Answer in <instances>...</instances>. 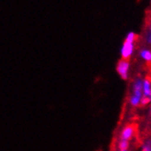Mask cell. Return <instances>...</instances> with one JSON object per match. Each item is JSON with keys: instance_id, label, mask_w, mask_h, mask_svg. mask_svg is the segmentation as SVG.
Instances as JSON below:
<instances>
[{"instance_id": "5b68a950", "label": "cell", "mask_w": 151, "mask_h": 151, "mask_svg": "<svg viewBox=\"0 0 151 151\" xmlns=\"http://www.w3.org/2000/svg\"><path fill=\"white\" fill-rule=\"evenodd\" d=\"M135 132L136 129L135 127L129 125L123 128V130L121 131V134H120V139L121 140H126V141H129L130 139H132V137H134L135 135Z\"/></svg>"}, {"instance_id": "52a82bcc", "label": "cell", "mask_w": 151, "mask_h": 151, "mask_svg": "<svg viewBox=\"0 0 151 151\" xmlns=\"http://www.w3.org/2000/svg\"><path fill=\"white\" fill-rule=\"evenodd\" d=\"M145 40L147 44L151 45V21L147 26V29L145 33Z\"/></svg>"}, {"instance_id": "7a4b0ae2", "label": "cell", "mask_w": 151, "mask_h": 151, "mask_svg": "<svg viewBox=\"0 0 151 151\" xmlns=\"http://www.w3.org/2000/svg\"><path fill=\"white\" fill-rule=\"evenodd\" d=\"M142 83H143V80L140 78H137L133 83L132 86V93L129 98V103L132 106L137 107L140 105L141 98H142Z\"/></svg>"}, {"instance_id": "9c48e42d", "label": "cell", "mask_w": 151, "mask_h": 151, "mask_svg": "<svg viewBox=\"0 0 151 151\" xmlns=\"http://www.w3.org/2000/svg\"><path fill=\"white\" fill-rule=\"evenodd\" d=\"M118 147L120 150H127L129 147V142L120 139V141L118 142Z\"/></svg>"}, {"instance_id": "8992f818", "label": "cell", "mask_w": 151, "mask_h": 151, "mask_svg": "<svg viewBox=\"0 0 151 151\" xmlns=\"http://www.w3.org/2000/svg\"><path fill=\"white\" fill-rule=\"evenodd\" d=\"M140 57L147 63H151V50L148 49H142L139 52Z\"/></svg>"}, {"instance_id": "ba28073f", "label": "cell", "mask_w": 151, "mask_h": 151, "mask_svg": "<svg viewBox=\"0 0 151 151\" xmlns=\"http://www.w3.org/2000/svg\"><path fill=\"white\" fill-rule=\"evenodd\" d=\"M140 151H151V140L147 139L144 141V143L141 146Z\"/></svg>"}, {"instance_id": "3957f363", "label": "cell", "mask_w": 151, "mask_h": 151, "mask_svg": "<svg viewBox=\"0 0 151 151\" xmlns=\"http://www.w3.org/2000/svg\"><path fill=\"white\" fill-rule=\"evenodd\" d=\"M151 103V80L145 79L142 83V98L141 105H147Z\"/></svg>"}, {"instance_id": "277c9868", "label": "cell", "mask_w": 151, "mask_h": 151, "mask_svg": "<svg viewBox=\"0 0 151 151\" xmlns=\"http://www.w3.org/2000/svg\"><path fill=\"white\" fill-rule=\"evenodd\" d=\"M130 63L128 60H120L116 65V72L121 76L122 79L127 80L128 78V72H129Z\"/></svg>"}, {"instance_id": "6da1fadb", "label": "cell", "mask_w": 151, "mask_h": 151, "mask_svg": "<svg viewBox=\"0 0 151 151\" xmlns=\"http://www.w3.org/2000/svg\"><path fill=\"white\" fill-rule=\"evenodd\" d=\"M137 40V35L134 32H129L126 40L123 43V46L121 48V56L124 60H128L134 52L135 50V41Z\"/></svg>"}, {"instance_id": "30bf717a", "label": "cell", "mask_w": 151, "mask_h": 151, "mask_svg": "<svg viewBox=\"0 0 151 151\" xmlns=\"http://www.w3.org/2000/svg\"><path fill=\"white\" fill-rule=\"evenodd\" d=\"M120 151H128V150H120Z\"/></svg>"}]
</instances>
